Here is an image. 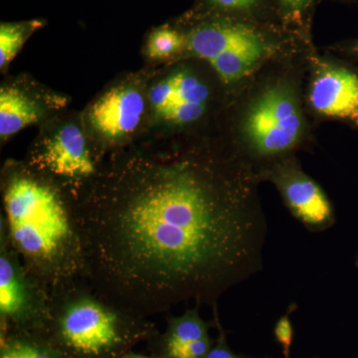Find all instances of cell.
<instances>
[{
	"label": "cell",
	"mask_w": 358,
	"mask_h": 358,
	"mask_svg": "<svg viewBox=\"0 0 358 358\" xmlns=\"http://www.w3.org/2000/svg\"><path fill=\"white\" fill-rule=\"evenodd\" d=\"M188 50L210 62L225 52L266 46L262 35L242 23L213 21L197 26L185 38Z\"/></svg>",
	"instance_id": "30bf717a"
},
{
	"label": "cell",
	"mask_w": 358,
	"mask_h": 358,
	"mask_svg": "<svg viewBox=\"0 0 358 358\" xmlns=\"http://www.w3.org/2000/svg\"><path fill=\"white\" fill-rule=\"evenodd\" d=\"M303 121L291 92L284 87L266 90L250 108L244 129L258 157L285 154L298 143Z\"/></svg>",
	"instance_id": "277c9868"
},
{
	"label": "cell",
	"mask_w": 358,
	"mask_h": 358,
	"mask_svg": "<svg viewBox=\"0 0 358 358\" xmlns=\"http://www.w3.org/2000/svg\"><path fill=\"white\" fill-rule=\"evenodd\" d=\"M214 166L136 164L75 207L90 288L140 317L217 307L260 272L268 222L251 182Z\"/></svg>",
	"instance_id": "6da1fadb"
},
{
	"label": "cell",
	"mask_w": 358,
	"mask_h": 358,
	"mask_svg": "<svg viewBox=\"0 0 358 358\" xmlns=\"http://www.w3.org/2000/svg\"><path fill=\"white\" fill-rule=\"evenodd\" d=\"M294 217L310 232H324L336 223L334 207L326 193L312 178L291 162L279 164L271 173Z\"/></svg>",
	"instance_id": "8992f818"
},
{
	"label": "cell",
	"mask_w": 358,
	"mask_h": 358,
	"mask_svg": "<svg viewBox=\"0 0 358 358\" xmlns=\"http://www.w3.org/2000/svg\"><path fill=\"white\" fill-rule=\"evenodd\" d=\"M357 51H358V46H357Z\"/></svg>",
	"instance_id": "4316f807"
},
{
	"label": "cell",
	"mask_w": 358,
	"mask_h": 358,
	"mask_svg": "<svg viewBox=\"0 0 358 358\" xmlns=\"http://www.w3.org/2000/svg\"><path fill=\"white\" fill-rule=\"evenodd\" d=\"M213 310L214 320H215L216 327L218 329V338L214 341V345L206 358H257L246 355H238V353L233 352L229 343H228L226 331L221 326L217 313V307L213 308Z\"/></svg>",
	"instance_id": "44dd1931"
},
{
	"label": "cell",
	"mask_w": 358,
	"mask_h": 358,
	"mask_svg": "<svg viewBox=\"0 0 358 358\" xmlns=\"http://www.w3.org/2000/svg\"><path fill=\"white\" fill-rule=\"evenodd\" d=\"M174 98H176V86L171 76L162 80L150 90V103L154 106L155 112L159 115L164 114V110L173 105Z\"/></svg>",
	"instance_id": "ffe728a7"
},
{
	"label": "cell",
	"mask_w": 358,
	"mask_h": 358,
	"mask_svg": "<svg viewBox=\"0 0 358 358\" xmlns=\"http://www.w3.org/2000/svg\"><path fill=\"white\" fill-rule=\"evenodd\" d=\"M205 110L204 103L178 102L164 110L160 117L174 124H188L199 120Z\"/></svg>",
	"instance_id": "ac0fdd59"
},
{
	"label": "cell",
	"mask_w": 358,
	"mask_h": 358,
	"mask_svg": "<svg viewBox=\"0 0 358 358\" xmlns=\"http://www.w3.org/2000/svg\"><path fill=\"white\" fill-rule=\"evenodd\" d=\"M0 317L2 324H41L50 296L26 271L4 237L0 240Z\"/></svg>",
	"instance_id": "5b68a950"
},
{
	"label": "cell",
	"mask_w": 358,
	"mask_h": 358,
	"mask_svg": "<svg viewBox=\"0 0 358 358\" xmlns=\"http://www.w3.org/2000/svg\"><path fill=\"white\" fill-rule=\"evenodd\" d=\"M355 266H357V267L358 268V253H357V258H355Z\"/></svg>",
	"instance_id": "d4e9b609"
},
{
	"label": "cell",
	"mask_w": 358,
	"mask_h": 358,
	"mask_svg": "<svg viewBox=\"0 0 358 358\" xmlns=\"http://www.w3.org/2000/svg\"><path fill=\"white\" fill-rule=\"evenodd\" d=\"M320 114L350 120L358 126V75L336 66H324L317 73L310 94Z\"/></svg>",
	"instance_id": "52a82bcc"
},
{
	"label": "cell",
	"mask_w": 358,
	"mask_h": 358,
	"mask_svg": "<svg viewBox=\"0 0 358 358\" xmlns=\"http://www.w3.org/2000/svg\"><path fill=\"white\" fill-rule=\"evenodd\" d=\"M134 315L115 307L86 282L50 296L48 320L55 322L59 341L73 355L103 358L128 341Z\"/></svg>",
	"instance_id": "3957f363"
},
{
	"label": "cell",
	"mask_w": 358,
	"mask_h": 358,
	"mask_svg": "<svg viewBox=\"0 0 358 358\" xmlns=\"http://www.w3.org/2000/svg\"><path fill=\"white\" fill-rule=\"evenodd\" d=\"M43 26L40 20L1 23L0 25V67L3 69L22 48L28 38Z\"/></svg>",
	"instance_id": "5bb4252c"
},
{
	"label": "cell",
	"mask_w": 358,
	"mask_h": 358,
	"mask_svg": "<svg viewBox=\"0 0 358 358\" xmlns=\"http://www.w3.org/2000/svg\"><path fill=\"white\" fill-rule=\"evenodd\" d=\"M3 211L1 236L49 296L85 282L74 208L54 186L15 173L4 187Z\"/></svg>",
	"instance_id": "7a4b0ae2"
},
{
	"label": "cell",
	"mask_w": 358,
	"mask_h": 358,
	"mask_svg": "<svg viewBox=\"0 0 358 358\" xmlns=\"http://www.w3.org/2000/svg\"><path fill=\"white\" fill-rule=\"evenodd\" d=\"M211 6L224 10H247L258 3L259 0H208Z\"/></svg>",
	"instance_id": "7402d4cb"
},
{
	"label": "cell",
	"mask_w": 358,
	"mask_h": 358,
	"mask_svg": "<svg viewBox=\"0 0 358 358\" xmlns=\"http://www.w3.org/2000/svg\"><path fill=\"white\" fill-rule=\"evenodd\" d=\"M145 100L138 90L121 87L108 92L90 110L92 127L109 140L133 133L141 122Z\"/></svg>",
	"instance_id": "9c48e42d"
},
{
	"label": "cell",
	"mask_w": 358,
	"mask_h": 358,
	"mask_svg": "<svg viewBox=\"0 0 358 358\" xmlns=\"http://www.w3.org/2000/svg\"><path fill=\"white\" fill-rule=\"evenodd\" d=\"M209 338V324L202 319L199 308L186 310L183 315L169 320L164 338L166 358L182 348Z\"/></svg>",
	"instance_id": "7c38bea8"
},
{
	"label": "cell",
	"mask_w": 358,
	"mask_h": 358,
	"mask_svg": "<svg viewBox=\"0 0 358 358\" xmlns=\"http://www.w3.org/2000/svg\"><path fill=\"white\" fill-rule=\"evenodd\" d=\"M267 52L268 45L234 49L221 54L209 63L224 83H232L246 76Z\"/></svg>",
	"instance_id": "4fadbf2b"
},
{
	"label": "cell",
	"mask_w": 358,
	"mask_h": 358,
	"mask_svg": "<svg viewBox=\"0 0 358 358\" xmlns=\"http://www.w3.org/2000/svg\"><path fill=\"white\" fill-rule=\"evenodd\" d=\"M122 358H154V357H143V355H124V357H122Z\"/></svg>",
	"instance_id": "cb8c5ba5"
},
{
	"label": "cell",
	"mask_w": 358,
	"mask_h": 358,
	"mask_svg": "<svg viewBox=\"0 0 358 358\" xmlns=\"http://www.w3.org/2000/svg\"><path fill=\"white\" fill-rule=\"evenodd\" d=\"M37 164L60 178L83 179L96 174L85 136L74 124L65 126L46 141L37 157Z\"/></svg>",
	"instance_id": "ba28073f"
},
{
	"label": "cell",
	"mask_w": 358,
	"mask_h": 358,
	"mask_svg": "<svg viewBox=\"0 0 358 358\" xmlns=\"http://www.w3.org/2000/svg\"><path fill=\"white\" fill-rule=\"evenodd\" d=\"M296 310V303H291L287 308L286 313L277 320L274 327L275 339L281 346L284 358H291V350L294 343V327L291 315Z\"/></svg>",
	"instance_id": "d6986e66"
},
{
	"label": "cell",
	"mask_w": 358,
	"mask_h": 358,
	"mask_svg": "<svg viewBox=\"0 0 358 358\" xmlns=\"http://www.w3.org/2000/svg\"><path fill=\"white\" fill-rule=\"evenodd\" d=\"M280 2L291 10H301L310 3L312 0H279Z\"/></svg>",
	"instance_id": "603a6c76"
},
{
	"label": "cell",
	"mask_w": 358,
	"mask_h": 358,
	"mask_svg": "<svg viewBox=\"0 0 358 358\" xmlns=\"http://www.w3.org/2000/svg\"><path fill=\"white\" fill-rule=\"evenodd\" d=\"M185 45V38L180 33L164 26L157 28L148 37L147 53L148 57L160 60L178 53Z\"/></svg>",
	"instance_id": "9a60e30c"
},
{
	"label": "cell",
	"mask_w": 358,
	"mask_h": 358,
	"mask_svg": "<svg viewBox=\"0 0 358 358\" xmlns=\"http://www.w3.org/2000/svg\"><path fill=\"white\" fill-rule=\"evenodd\" d=\"M0 358H61L37 341L27 338H10L2 343Z\"/></svg>",
	"instance_id": "2e32d148"
},
{
	"label": "cell",
	"mask_w": 358,
	"mask_h": 358,
	"mask_svg": "<svg viewBox=\"0 0 358 358\" xmlns=\"http://www.w3.org/2000/svg\"><path fill=\"white\" fill-rule=\"evenodd\" d=\"M263 358H271V357H263ZM313 358H315V357H313Z\"/></svg>",
	"instance_id": "484cf974"
},
{
	"label": "cell",
	"mask_w": 358,
	"mask_h": 358,
	"mask_svg": "<svg viewBox=\"0 0 358 358\" xmlns=\"http://www.w3.org/2000/svg\"><path fill=\"white\" fill-rule=\"evenodd\" d=\"M40 119L37 103L20 90L2 87L0 90V136L8 138Z\"/></svg>",
	"instance_id": "8fae6325"
},
{
	"label": "cell",
	"mask_w": 358,
	"mask_h": 358,
	"mask_svg": "<svg viewBox=\"0 0 358 358\" xmlns=\"http://www.w3.org/2000/svg\"><path fill=\"white\" fill-rule=\"evenodd\" d=\"M171 77L176 86V98L173 103L192 102L206 105L209 96L206 85L188 72H178Z\"/></svg>",
	"instance_id": "e0dca14e"
}]
</instances>
